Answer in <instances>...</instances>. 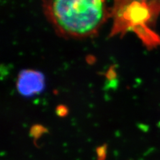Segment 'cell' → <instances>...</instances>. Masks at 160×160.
Here are the masks:
<instances>
[{"mask_svg": "<svg viewBox=\"0 0 160 160\" xmlns=\"http://www.w3.org/2000/svg\"><path fill=\"white\" fill-rule=\"evenodd\" d=\"M43 82V79L41 74L33 71H26L20 75L18 87L21 93L31 95L42 89Z\"/></svg>", "mask_w": 160, "mask_h": 160, "instance_id": "3957f363", "label": "cell"}, {"mask_svg": "<svg viewBox=\"0 0 160 160\" xmlns=\"http://www.w3.org/2000/svg\"><path fill=\"white\" fill-rule=\"evenodd\" d=\"M42 7L55 31L65 38L95 36L111 16V8L105 1H44Z\"/></svg>", "mask_w": 160, "mask_h": 160, "instance_id": "6da1fadb", "label": "cell"}, {"mask_svg": "<svg viewBox=\"0 0 160 160\" xmlns=\"http://www.w3.org/2000/svg\"><path fill=\"white\" fill-rule=\"evenodd\" d=\"M106 150L105 149H103L101 148V149H98V159L99 160H103L106 158V153H103V152H105Z\"/></svg>", "mask_w": 160, "mask_h": 160, "instance_id": "277c9868", "label": "cell"}, {"mask_svg": "<svg viewBox=\"0 0 160 160\" xmlns=\"http://www.w3.org/2000/svg\"><path fill=\"white\" fill-rule=\"evenodd\" d=\"M160 13L159 1H116L111 8L113 25L109 37L122 36L132 31L148 48L160 45V38L152 29V22Z\"/></svg>", "mask_w": 160, "mask_h": 160, "instance_id": "7a4b0ae2", "label": "cell"}]
</instances>
